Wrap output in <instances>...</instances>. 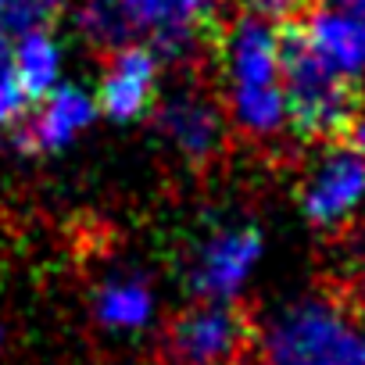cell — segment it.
<instances>
[{"instance_id": "6da1fadb", "label": "cell", "mask_w": 365, "mask_h": 365, "mask_svg": "<svg viewBox=\"0 0 365 365\" xmlns=\"http://www.w3.org/2000/svg\"><path fill=\"white\" fill-rule=\"evenodd\" d=\"M287 29L255 11H237L215 40V72L222 90V111L247 140H276L290 129L287 115Z\"/></svg>"}, {"instance_id": "7a4b0ae2", "label": "cell", "mask_w": 365, "mask_h": 365, "mask_svg": "<svg viewBox=\"0 0 365 365\" xmlns=\"http://www.w3.org/2000/svg\"><path fill=\"white\" fill-rule=\"evenodd\" d=\"M258 365H365V312L347 297H294L262 322Z\"/></svg>"}, {"instance_id": "3957f363", "label": "cell", "mask_w": 365, "mask_h": 365, "mask_svg": "<svg viewBox=\"0 0 365 365\" xmlns=\"http://www.w3.org/2000/svg\"><path fill=\"white\" fill-rule=\"evenodd\" d=\"M283 86H287L290 129L297 136L333 143V136L351 125L358 108L354 83L333 72L322 58H315L297 36H287Z\"/></svg>"}, {"instance_id": "277c9868", "label": "cell", "mask_w": 365, "mask_h": 365, "mask_svg": "<svg viewBox=\"0 0 365 365\" xmlns=\"http://www.w3.org/2000/svg\"><path fill=\"white\" fill-rule=\"evenodd\" d=\"M297 208L319 233H347L365 219V158L351 143H326L297 182Z\"/></svg>"}, {"instance_id": "5b68a950", "label": "cell", "mask_w": 365, "mask_h": 365, "mask_svg": "<svg viewBox=\"0 0 365 365\" xmlns=\"http://www.w3.org/2000/svg\"><path fill=\"white\" fill-rule=\"evenodd\" d=\"M265 258V237L251 222H222L208 230L187 265L190 290L201 301L233 304Z\"/></svg>"}, {"instance_id": "8992f818", "label": "cell", "mask_w": 365, "mask_h": 365, "mask_svg": "<svg viewBox=\"0 0 365 365\" xmlns=\"http://www.w3.org/2000/svg\"><path fill=\"white\" fill-rule=\"evenodd\" d=\"M129 40L161 58H187L215 26L226 0H111Z\"/></svg>"}, {"instance_id": "52a82bcc", "label": "cell", "mask_w": 365, "mask_h": 365, "mask_svg": "<svg viewBox=\"0 0 365 365\" xmlns=\"http://www.w3.org/2000/svg\"><path fill=\"white\" fill-rule=\"evenodd\" d=\"M150 115L165 147L190 165L212 161L226 143L230 118L222 104L201 86H175L161 93Z\"/></svg>"}, {"instance_id": "ba28073f", "label": "cell", "mask_w": 365, "mask_h": 365, "mask_svg": "<svg viewBox=\"0 0 365 365\" xmlns=\"http://www.w3.org/2000/svg\"><path fill=\"white\" fill-rule=\"evenodd\" d=\"M251 340L247 319L233 304L197 301L168 329L172 365H237Z\"/></svg>"}, {"instance_id": "9c48e42d", "label": "cell", "mask_w": 365, "mask_h": 365, "mask_svg": "<svg viewBox=\"0 0 365 365\" xmlns=\"http://www.w3.org/2000/svg\"><path fill=\"white\" fill-rule=\"evenodd\" d=\"M93 97L97 111L111 122L129 125L147 118L161 97V54L136 40L108 51Z\"/></svg>"}, {"instance_id": "30bf717a", "label": "cell", "mask_w": 365, "mask_h": 365, "mask_svg": "<svg viewBox=\"0 0 365 365\" xmlns=\"http://www.w3.org/2000/svg\"><path fill=\"white\" fill-rule=\"evenodd\" d=\"M97 97L79 83H65L43 101L33 104L29 115L15 125V147L26 154H61L97 122Z\"/></svg>"}, {"instance_id": "8fae6325", "label": "cell", "mask_w": 365, "mask_h": 365, "mask_svg": "<svg viewBox=\"0 0 365 365\" xmlns=\"http://www.w3.org/2000/svg\"><path fill=\"white\" fill-rule=\"evenodd\" d=\"M294 36L354 86L358 79H365V11L315 4L312 11H304L301 29Z\"/></svg>"}, {"instance_id": "7c38bea8", "label": "cell", "mask_w": 365, "mask_h": 365, "mask_svg": "<svg viewBox=\"0 0 365 365\" xmlns=\"http://www.w3.org/2000/svg\"><path fill=\"white\" fill-rule=\"evenodd\" d=\"M158 315V294L147 279L118 272L93 290V319L118 336L143 333Z\"/></svg>"}, {"instance_id": "4fadbf2b", "label": "cell", "mask_w": 365, "mask_h": 365, "mask_svg": "<svg viewBox=\"0 0 365 365\" xmlns=\"http://www.w3.org/2000/svg\"><path fill=\"white\" fill-rule=\"evenodd\" d=\"M11 61H15V76H19V86L29 104L43 101L47 93H54L58 86L68 83L65 79L68 51H65V40L58 36V29L11 36Z\"/></svg>"}, {"instance_id": "5bb4252c", "label": "cell", "mask_w": 365, "mask_h": 365, "mask_svg": "<svg viewBox=\"0 0 365 365\" xmlns=\"http://www.w3.org/2000/svg\"><path fill=\"white\" fill-rule=\"evenodd\" d=\"M72 22H76V33L93 47L115 51L122 43H133L125 26H122V15L111 0H79L76 11H72Z\"/></svg>"}, {"instance_id": "9a60e30c", "label": "cell", "mask_w": 365, "mask_h": 365, "mask_svg": "<svg viewBox=\"0 0 365 365\" xmlns=\"http://www.w3.org/2000/svg\"><path fill=\"white\" fill-rule=\"evenodd\" d=\"M65 11H68V0H4L0 26H4L8 36L43 33V29H54Z\"/></svg>"}, {"instance_id": "2e32d148", "label": "cell", "mask_w": 365, "mask_h": 365, "mask_svg": "<svg viewBox=\"0 0 365 365\" xmlns=\"http://www.w3.org/2000/svg\"><path fill=\"white\" fill-rule=\"evenodd\" d=\"M29 101L19 86L15 76V61H11V36L0 26V133H15V125L22 122Z\"/></svg>"}, {"instance_id": "e0dca14e", "label": "cell", "mask_w": 365, "mask_h": 365, "mask_svg": "<svg viewBox=\"0 0 365 365\" xmlns=\"http://www.w3.org/2000/svg\"><path fill=\"white\" fill-rule=\"evenodd\" d=\"M340 269H344V287L351 294L347 301L365 312V226H358L354 237L347 240L344 258H340Z\"/></svg>"}, {"instance_id": "ac0fdd59", "label": "cell", "mask_w": 365, "mask_h": 365, "mask_svg": "<svg viewBox=\"0 0 365 365\" xmlns=\"http://www.w3.org/2000/svg\"><path fill=\"white\" fill-rule=\"evenodd\" d=\"M347 133H351V147L365 158V97H358V108H354V118H351Z\"/></svg>"}, {"instance_id": "d6986e66", "label": "cell", "mask_w": 365, "mask_h": 365, "mask_svg": "<svg viewBox=\"0 0 365 365\" xmlns=\"http://www.w3.org/2000/svg\"><path fill=\"white\" fill-rule=\"evenodd\" d=\"M329 8H340V11H365V0H322Z\"/></svg>"}, {"instance_id": "ffe728a7", "label": "cell", "mask_w": 365, "mask_h": 365, "mask_svg": "<svg viewBox=\"0 0 365 365\" xmlns=\"http://www.w3.org/2000/svg\"><path fill=\"white\" fill-rule=\"evenodd\" d=\"M0 347H4V329H0Z\"/></svg>"}, {"instance_id": "44dd1931", "label": "cell", "mask_w": 365, "mask_h": 365, "mask_svg": "<svg viewBox=\"0 0 365 365\" xmlns=\"http://www.w3.org/2000/svg\"><path fill=\"white\" fill-rule=\"evenodd\" d=\"M0 8H4V0H0Z\"/></svg>"}]
</instances>
